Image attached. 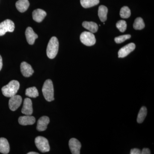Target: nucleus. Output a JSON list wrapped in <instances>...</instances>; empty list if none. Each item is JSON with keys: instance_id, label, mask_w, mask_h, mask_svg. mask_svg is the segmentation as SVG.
I'll use <instances>...</instances> for the list:
<instances>
[{"instance_id": "7ed1b4c3", "label": "nucleus", "mask_w": 154, "mask_h": 154, "mask_svg": "<svg viewBox=\"0 0 154 154\" xmlns=\"http://www.w3.org/2000/svg\"><path fill=\"white\" fill-rule=\"evenodd\" d=\"M59 49V42L57 38L53 36L51 37L48 45L47 55L50 59H54L57 55Z\"/></svg>"}, {"instance_id": "c85d7f7f", "label": "nucleus", "mask_w": 154, "mask_h": 154, "mask_svg": "<svg viewBox=\"0 0 154 154\" xmlns=\"http://www.w3.org/2000/svg\"><path fill=\"white\" fill-rule=\"evenodd\" d=\"M3 66L2 58V56L0 55V71L2 69Z\"/></svg>"}, {"instance_id": "ddd939ff", "label": "nucleus", "mask_w": 154, "mask_h": 154, "mask_svg": "<svg viewBox=\"0 0 154 154\" xmlns=\"http://www.w3.org/2000/svg\"><path fill=\"white\" fill-rule=\"evenodd\" d=\"M25 36L27 42L29 44L33 45L35 40L38 38V35L33 31L30 27H28L25 31Z\"/></svg>"}, {"instance_id": "39448f33", "label": "nucleus", "mask_w": 154, "mask_h": 154, "mask_svg": "<svg viewBox=\"0 0 154 154\" xmlns=\"http://www.w3.org/2000/svg\"><path fill=\"white\" fill-rule=\"evenodd\" d=\"M80 40L83 44L88 46L94 45L96 42V38L93 33L87 31L83 32L81 34Z\"/></svg>"}, {"instance_id": "2eb2a0df", "label": "nucleus", "mask_w": 154, "mask_h": 154, "mask_svg": "<svg viewBox=\"0 0 154 154\" xmlns=\"http://www.w3.org/2000/svg\"><path fill=\"white\" fill-rule=\"evenodd\" d=\"M46 16V12L40 9H36L33 11L32 14L33 20L37 22H42Z\"/></svg>"}, {"instance_id": "20e7f679", "label": "nucleus", "mask_w": 154, "mask_h": 154, "mask_svg": "<svg viewBox=\"0 0 154 154\" xmlns=\"http://www.w3.org/2000/svg\"><path fill=\"white\" fill-rule=\"evenodd\" d=\"M35 143L38 149L42 152H47L50 151L48 141L43 137H37L35 139Z\"/></svg>"}, {"instance_id": "4468645a", "label": "nucleus", "mask_w": 154, "mask_h": 154, "mask_svg": "<svg viewBox=\"0 0 154 154\" xmlns=\"http://www.w3.org/2000/svg\"><path fill=\"white\" fill-rule=\"evenodd\" d=\"M36 119L34 116L30 115H26L19 117V122L22 125H32L34 124Z\"/></svg>"}, {"instance_id": "dca6fc26", "label": "nucleus", "mask_w": 154, "mask_h": 154, "mask_svg": "<svg viewBox=\"0 0 154 154\" xmlns=\"http://www.w3.org/2000/svg\"><path fill=\"white\" fill-rule=\"evenodd\" d=\"M30 4L28 0H18L16 4L17 10L21 12L24 13L28 10Z\"/></svg>"}, {"instance_id": "c756f323", "label": "nucleus", "mask_w": 154, "mask_h": 154, "mask_svg": "<svg viewBox=\"0 0 154 154\" xmlns=\"http://www.w3.org/2000/svg\"><path fill=\"white\" fill-rule=\"evenodd\" d=\"M27 154H38V153L36 152H28Z\"/></svg>"}, {"instance_id": "a211bd4d", "label": "nucleus", "mask_w": 154, "mask_h": 154, "mask_svg": "<svg viewBox=\"0 0 154 154\" xmlns=\"http://www.w3.org/2000/svg\"><path fill=\"white\" fill-rule=\"evenodd\" d=\"M83 27L92 33H96L98 30V26L96 23L93 22H84L82 23Z\"/></svg>"}, {"instance_id": "f8f14e48", "label": "nucleus", "mask_w": 154, "mask_h": 154, "mask_svg": "<svg viewBox=\"0 0 154 154\" xmlns=\"http://www.w3.org/2000/svg\"><path fill=\"white\" fill-rule=\"evenodd\" d=\"M50 122L49 117L47 116H43L39 118L37 122V130L39 131H43L46 130L47 126Z\"/></svg>"}, {"instance_id": "f3484780", "label": "nucleus", "mask_w": 154, "mask_h": 154, "mask_svg": "<svg viewBox=\"0 0 154 154\" xmlns=\"http://www.w3.org/2000/svg\"><path fill=\"white\" fill-rule=\"evenodd\" d=\"M10 145L5 138H0V152L4 154H8L10 152Z\"/></svg>"}, {"instance_id": "412c9836", "label": "nucleus", "mask_w": 154, "mask_h": 154, "mask_svg": "<svg viewBox=\"0 0 154 154\" xmlns=\"http://www.w3.org/2000/svg\"><path fill=\"white\" fill-rule=\"evenodd\" d=\"M147 114V110L146 107H142L141 108L138 114L137 117V122L138 123H141L144 120Z\"/></svg>"}, {"instance_id": "4be33fe9", "label": "nucleus", "mask_w": 154, "mask_h": 154, "mask_svg": "<svg viewBox=\"0 0 154 154\" xmlns=\"http://www.w3.org/2000/svg\"><path fill=\"white\" fill-rule=\"evenodd\" d=\"M25 95L31 98H36L38 96V90L35 87L28 88L26 90Z\"/></svg>"}, {"instance_id": "bb28decb", "label": "nucleus", "mask_w": 154, "mask_h": 154, "mask_svg": "<svg viewBox=\"0 0 154 154\" xmlns=\"http://www.w3.org/2000/svg\"><path fill=\"white\" fill-rule=\"evenodd\" d=\"M141 153V151L140 149L134 148L131 150V154H140Z\"/></svg>"}, {"instance_id": "aec40b11", "label": "nucleus", "mask_w": 154, "mask_h": 154, "mask_svg": "<svg viewBox=\"0 0 154 154\" xmlns=\"http://www.w3.org/2000/svg\"><path fill=\"white\" fill-rule=\"evenodd\" d=\"M81 5L85 8H91L99 4V0H80Z\"/></svg>"}, {"instance_id": "b1692460", "label": "nucleus", "mask_w": 154, "mask_h": 154, "mask_svg": "<svg viewBox=\"0 0 154 154\" xmlns=\"http://www.w3.org/2000/svg\"><path fill=\"white\" fill-rule=\"evenodd\" d=\"M131 11L129 8L126 6L122 7L120 10V16L123 19H128L130 17Z\"/></svg>"}, {"instance_id": "393cba45", "label": "nucleus", "mask_w": 154, "mask_h": 154, "mask_svg": "<svg viewBox=\"0 0 154 154\" xmlns=\"http://www.w3.org/2000/svg\"><path fill=\"white\" fill-rule=\"evenodd\" d=\"M116 27L120 32H124L127 28L126 22L124 20H120L116 23Z\"/></svg>"}, {"instance_id": "6e6552de", "label": "nucleus", "mask_w": 154, "mask_h": 154, "mask_svg": "<svg viewBox=\"0 0 154 154\" xmlns=\"http://www.w3.org/2000/svg\"><path fill=\"white\" fill-rule=\"evenodd\" d=\"M69 145L72 154H80L82 145L79 141L76 139L72 138L69 141Z\"/></svg>"}, {"instance_id": "9d476101", "label": "nucleus", "mask_w": 154, "mask_h": 154, "mask_svg": "<svg viewBox=\"0 0 154 154\" xmlns=\"http://www.w3.org/2000/svg\"><path fill=\"white\" fill-rule=\"evenodd\" d=\"M33 112L32 101L29 98H26L24 100L22 113L26 115H31Z\"/></svg>"}, {"instance_id": "9b49d317", "label": "nucleus", "mask_w": 154, "mask_h": 154, "mask_svg": "<svg viewBox=\"0 0 154 154\" xmlns=\"http://www.w3.org/2000/svg\"><path fill=\"white\" fill-rule=\"evenodd\" d=\"M20 68L22 74L25 77H30L32 75L34 72V71L31 66L25 62H23L21 63Z\"/></svg>"}, {"instance_id": "f03ea898", "label": "nucleus", "mask_w": 154, "mask_h": 154, "mask_svg": "<svg viewBox=\"0 0 154 154\" xmlns=\"http://www.w3.org/2000/svg\"><path fill=\"white\" fill-rule=\"evenodd\" d=\"M42 92L45 99L48 102H51L54 100V90L51 80L45 81L42 87Z\"/></svg>"}, {"instance_id": "a878e982", "label": "nucleus", "mask_w": 154, "mask_h": 154, "mask_svg": "<svg viewBox=\"0 0 154 154\" xmlns=\"http://www.w3.org/2000/svg\"><path fill=\"white\" fill-rule=\"evenodd\" d=\"M131 37V36L129 34H126V35H122L116 37L114 38V41L116 43L119 44L122 43L123 42L125 41L127 39H129Z\"/></svg>"}, {"instance_id": "0eeeda50", "label": "nucleus", "mask_w": 154, "mask_h": 154, "mask_svg": "<svg viewBox=\"0 0 154 154\" xmlns=\"http://www.w3.org/2000/svg\"><path fill=\"white\" fill-rule=\"evenodd\" d=\"M22 101V97L19 95H16L12 96L9 100V108L12 111H15L20 107Z\"/></svg>"}, {"instance_id": "1a4fd4ad", "label": "nucleus", "mask_w": 154, "mask_h": 154, "mask_svg": "<svg viewBox=\"0 0 154 154\" xmlns=\"http://www.w3.org/2000/svg\"><path fill=\"white\" fill-rule=\"evenodd\" d=\"M135 45L134 43H130L122 48L118 51V57L123 58L132 52L135 48Z\"/></svg>"}, {"instance_id": "6ab92c4d", "label": "nucleus", "mask_w": 154, "mask_h": 154, "mask_svg": "<svg viewBox=\"0 0 154 154\" xmlns=\"http://www.w3.org/2000/svg\"><path fill=\"white\" fill-rule=\"evenodd\" d=\"M108 9L107 7L104 5L99 6L98 11V16L102 22H105L107 19Z\"/></svg>"}, {"instance_id": "f257e3e1", "label": "nucleus", "mask_w": 154, "mask_h": 154, "mask_svg": "<svg viewBox=\"0 0 154 154\" xmlns=\"http://www.w3.org/2000/svg\"><path fill=\"white\" fill-rule=\"evenodd\" d=\"M19 87L20 84L19 82L16 80H13L7 85L2 88V92L4 96L11 98L16 95L19 90Z\"/></svg>"}, {"instance_id": "423d86ee", "label": "nucleus", "mask_w": 154, "mask_h": 154, "mask_svg": "<svg viewBox=\"0 0 154 154\" xmlns=\"http://www.w3.org/2000/svg\"><path fill=\"white\" fill-rule=\"evenodd\" d=\"M15 29V24L10 19H7L0 23V36H3L8 32H13Z\"/></svg>"}, {"instance_id": "5701e85b", "label": "nucleus", "mask_w": 154, "mask_h": 154, "mask_svg": "<svg viewBox=\"0 0 154 154\" xmlns=\"http://www.w3.org/2000/svg\"><path fill=\"white\" fill-rule=\"evenodd\" d=\"M145 27L144 22L143 19L140 17H138L135 20L133 24V28L135 30H140Z\"/></svg>"}, {"instance_id": "cd10ccee", "label": "nucleus", "mask_w": 154, "mask_h": 154, "mask_svg": "<svg viewBox=\"0 0 154 154\" xmlns=\"http://www.w3.org/2000/svg\"><path fill=\"white\" fill-rule=\"evenodd\" d=\"M142 154H151L150 150L148 148H143L141 151Z\"/></svg>"}]
</instances>
